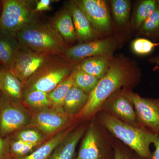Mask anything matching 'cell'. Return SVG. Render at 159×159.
<instances>
[{"label": "cell", "mask_w": 159, "mask_h": 159, "mask_svg": "<svg viewBox=\"0 0 159 159\" xmlns=\"http://www.w3.org/2000/svg\"><path fill=\"white\" fill-rule=\"evenodd\" d=\"M11 139L32 144H40L45 142L46 137L40 131L32 127L23 129L10 136Z\"/></svg>", "instance_id": "cell-28"}, {"label": "cell", "mask_w": 159, "mask_h": 159, "mask_svg": "<svg viewBox=\"0 0 159 159\" xmlns=\"http://www.w3.org/2000/svg\"><path fill=\"white\" fill-rule=\"evenodd\" d=\"M1 94L0 137L6 138L29 126L31 114L22 102L12 101Z\"/></svg>", "instance_id": "cell-6"}, {"label": "cell", "mask_w": 159, "mask_h": 159, "mask_svg": "<svg viewBox=\"0 0 159 159\" xmlns=\"http://www.w3.org/2000/svg\"><path fill=\"white\" fill-rule=\"evenodd\" d=\"M153 145L155 149L153 152L152 153L151 159H159V132L156 134Z\"/></svg>", "instance_id": "cell-33"}, {"label": "cell", "mask_w": 159, "mask_h": 159, "mask_svg": "<svg viewBox=\"0 0 159 159\" xmlns=\"http://www.w3.org/2000/svg\"><path fill=\"white\" fill-rule=\"evenodd\" d=\"M67 8L72 16L77 40L83 43L97 39L99 36L94 31L85 14L74 1H70Z\"/></svg>", "instance_id": "cell-12"}, {"label": "cell", "mask_w": 159, "mask_h": 159, "mask_svg": "<svg viewBox=\"0 0 159 159\" xmlns=\"http://www.w3.org/2000/svg\"><path fill=\"white\" fill-rule=\"evenodd\" d=\"M114 19L119 25H123L128 21L130 14L131 4L128 0H112L111 1Z\"/></svg>", "instance_id": "cell-27"}, {"label": "cell", "mask_w": 159, "mask_h": 159, "mask_svg": "<svg viewBox=\"0 0 159 159\" xmlns=\"http://www.w3.org/2000/svg\"><path fill=\"white\" fill-rule=\"evenodd\" d=\"M72 117L69 116L62 109L51 107L33 111L29 127L36 129L46 137L50 138L69 128Z\"/></svg>", "instance_id": "cell-7"}, {"label": "cell", "mask_w": 159, "mask_h": 159, "mask_svg": "<svg viewBox=\"0 0 159 159\" xmlns=\"http://www.w3.org/2000/svg\"><path fill=\"white\" fill-rule=\"evenodd\" d=\"M72 129V127H69L59 132L44 142L30 154L20 159H50L55 148Z\"/></svg>", "instance_id": "cell-21"}, {"label": "cell", "mask_w": 159, "mask_h": 159, "mask_svg": "<svg viewBox=\"0 0 159 159\" xmlns=\"http://www.w3.org/2000/svg\"><path fill=\"white\" fill-rule=\"evenodd\" d=\"M84 126L72 130L58 144L49 159H75L77 144L86 130Z\"/></svg>", "instance_id": "cell-15"}, {"label": "cell", "mask_w": 159, "mask_h": 159, "mask_svg": "<svg viewBox=\"0 0 159 159\" xmlns=\"http://www.w3.org/2000/svg\"><path fill=\"white\" fill-rule=\"evenodd\" d=\"M140 35L157 42L159 40V0L155 9L139 29Z\"/></svg>", "instance_id": "cell-23"}, {"label": "cell", "mask_w": 159, "mask_h": 159, "mask_svg": "<svg viewBox=\"0 0 159 159\" xmlns=\"http://www.w3.org/2000/svg\"><path fill=\"white\" fill-rule=\"evenodd\" d=\"M24 84L10 70L0 68V92L3 96L16 102H22Z\"/></svg>", "instance_id": "cell-14"}, {"label": "cell", "mask_w": 159, "mask_h": 159, "mask_svg": "<svg viewBox=\"0 0 159 159\" xmlns=\"http://www.w3.org/2000/svg\"><path fill=\"white\" fill-rule=\"evenodd\" d=\"M158 46L159 43L154 42L145 38H139L132 43L131 48L136 54L145 56L152 53Z\"/></svg>", "instance_id": "cell-30"}, {"label": "cell", "mask_w": 159, "mask_h": 159, "mask_svg": "<svg viewBox=\"0 0 159 159\" xmlns=\"http://www.w3.org/2000/svg\"><path fill=\"white\" fill-rule=\"evenodd\" d=\"M20 45L15 37L0 33V62L11 70Z\"/></svg>", "instance_id": "cell-20"}, {"label": "cell", "mask_w": 159, "mask_h": 159, "mask_svg": "<svg viewBox=\"0 0 159 159\" xmlns=\"http://www.w3.org/2000/svg\"><path fill=\"white\" fill-rule=\"evenodd\" d=\"M82 10L98 36L110 31L111 19L105 1L102 0L74 1Z\"/></svg>", "instance_id": "cell-10"}, {"label": "cell", "mask_w": 159, "mask_h": 159, "mask_svg": "<svg viewBox=\"0 0 159 159\" xmlns=\"http://www.w3.org/2000/svg\"><path fill=\"white\" fill-rule=\"evenodd\" d=\"M149 61L152 63H155L156 64L159 66V55L151 58L149 59Z\"/></svg>", "instance_id": "cell-35"}, {"label": "cell", "mask_w": 159, "mask_h": 159, "mask_svg": "<svg viewBox=\"0 0 159 159\" xmlns=\"http://www.w3.org/2000/svg\"><path fill=\"white\" fill-rule=\"evenodd\" d=\"M116 46V41L112 39L94 40L68 47L62 57L69 62L76 64L89 57L111 56Z\"/></svg>", "instance_id": "cell-8"}, {"label": "cell", "mask_w": 159, "mask_h": 159, "mask_svg": "<svg viewBox=\"0 0 159 159\" xmlns=\"http://www.w3.org/2000/svg\"><path fill=\"white\" fill-rule=\"evenodd\" d=\"M102 142L99 132L93 125L86 130L75 159H101Z\"/></svg>", "instance_id": "cell-13"}, {"label": "cell", "mask_w": 159, "mask_h": 159, "mask_svg": "<svg viewBox=\"0 0 159 159\" xmlns=\"http://www.w3.org/2000/svg\"><path fill=\"white\" fill-rule=\"evenodd\" d=\"M53 1L51 0H40L35 1L36 6L34 7L35 13L39 11H48L51 9V3Z\"/></svg>", "instance_id": "cell-32"}, {"label": "cell", "mask_w": 159, "mask_h": 159, "mask_svg": "<svg viewBox=\"0 0 159 159\" xmlns=\"http://www.w3.org/2000/svg\"><path fill=\"white\" fill-rule=\"evenodd\" d=\"M110 109L113 116L123 122L132 125L136 123V115L133 104L124 94L114 99Z\"/></svg>", "instance_id": "cell-19"}, {"label": "cell", "mask_w": 159, "mask_h": 159, "mask_svg": "<svg viewBox=\"0 0 159 159\" xmlns=\"http://www.w3.org/2000/svg\"><path fill=\"white\" fill-rule=\"evenodd\" d=\"M100 121L107 129L141 157L151 159L150 147L153 144L156 134L144 128H139L122 121L113 115L103 113Z\"/></svg>", "instance_id": "cell-3"}, {"label": "cell", "mask_w": 159, "mask_h": 159, "mask_svg": "<svg viewBox=\"0 0 159 159\" xmlns=\"http://www.w3.org/2000/svg\"><path fill=\"white\" fill-rule=\"evenodd\" d=\"M11 137H0V159H12L10 152Z\"/></svg>", "instance_id": "cell-31"}, {"label": "cell", "mask_w": 159, "mask_h": 159, "mask_svg": "<svg viewBox=\"0 0 159 159\" xmlns=\"http://www.w3.org/2000/svg\"><path fill=\"white\" fill-rule=\"evenodd\" d=\"M89 99V94L73 86L64 100L63 111L69 116H77L85 107Z\"/></svg>", "instance_id": "cell-18"}, {"label": "cell", "mask_w": 159, "mask_h": 159, "mask_svg": "<svg viewBox=\"0 0 159 159\" xmlns=\"http://www.w3.org/2000/svg\"><path fill=\"white\" fill-rule=\"evenodd\" d=\"M124 94L133 104L137 121L142 128L155 134L158 133L159 98H143L130 91H126Z\"/></svg>", "instance_id": "cell-9"}, {"label": "cell", "mask_w": 159, "mask_h": 159, "mask_svg": "<svg viewBox=\"0 0 159 159\" xmlns=\"http://www.w3.org/2000/svg\"><path fill=\"white\" fill-rule=\"evenodd\" d=\"M40 145L27 143L11 139L10 152L12 159H20L27 156L35 150Z\"/></svg>", "instance_id": "cell-29"}, {"label": "cell", "mask_w": 159, "mask_h": 159, "mask_svg": "<svg viewBox=\"0 0 159 159\" xmlns=\"http://www.w3.org/2000/svg\"><path fill=\"white\" fill-rule=\"evenodd\" d=\"M34 1L5 0L0 16V33L15 37L21 30L34 21Z\"/></svg>", "instance_id": "cell-5"}, {"label": "cell", "mask_w": 159, "mask_h": 159, "mask_svg": "<svg viewBox=\"0 0 159 159\" xmlns=\"http://www.w3.org/2000/svg\"><path fill=\"white\" fill-rule=\"evenodd\" d=\"M22 102L25 107L33 111L52 106L48 93L40 91H30L24 93Z\"/></svg>", "instance_id": "cell-22"}, {"label": "cell", "mask_w": 159, "mask_h": 159, "mask_svg": "<svg viewBox=\"0 0 159 159\" xmlns=\"http://www.w3.org/2000/svg\"><path fill=\"white\" fill-rule=\"evenodd\" d=\"M74 86L89 94L95 88L99 79L74 68L73 72Z\"/></svg>", "instance_id": "cell-26"}, {"label": "cell", "mask_w": 159, "mask_h": 159, "mask_svg": "<svg viewBox=\"0 0 159 159\" xmlns=\"http://www.w3.org/2000/svg\"><path fill=\"white\" fill-rule=\"evenodd\" d=\"M51 56L38 54L20 45L10 70L25 84Z\"/></svg>", "instance_id": "cell-11"}, {"label": "cell", "mask_w": 159, "mask_h": 159, "mask_svg": "<svg viewBox=\"0 0 159 159\" xmlns=\"http://www.w3.org/2000/svg\"><path fill=\"white\" fill-rule=\"evenodd\" d=\"M73 86L74 78L72 72L69 77L61 81L55 89L49 93V97L52 102V106L62 109L65 98Z\"/></svg>", "instance_id": "cell-25"}, {"label": "cell", "mask_w": 159, "mask_h": 159, "mask_svg": "<svg viewBox=\"0 0 159 159\" xmlns=\"http://www.w3.org/2000/svg\"><path fill=\"white\" fill-rule=\"evenodd\" d=\"M74 66L62 56H51L24 84V93L38 90L49 93L71 75Z\"/></svg>", "instance_id": "cell-4"}, {"label": "cell", "mask_w": 159, "mask_h": 159, "mask_svg": "<svg viewBox=\"0 0 159 159\" xmlns=\"http://www.w3.org/2000/svg\"><path fill=\"white\" fill-rule=\"evenodd\" d=\"M133 70L130 63L124 59L112 60L107 73L89 94L86 104L77 116L81 118L93 116L112 94L128 82Z\"/></svg>", "instance_id": "cell-1"}, {"label": "cell", "mask_w": 159, "mask_h": 159, "mask_svg": "<svg viewBox=\"0 0 159 159\" xmlns=\"http://www.w3.org/2000/svg\"><path fill=\"white\" fill-rule=\"evenodd\" d=\"M1 92H0V99H1Z\"/></svg>", "instance_id": "cell-36"}, {"label": "cell", "mask_w": 159, "mask_h": 159, "mask_svg": "<svg viewBox=\"0 0 159 159\" xmlns=\"http://www.w3.org/2000/svg\"><path fill=\"white\" fill-rule=\"evenodd\" d=\"M115 159H129L128 157L123 152L118 148L115 150Z\"/></svg>", "instance_id": "cell-34"}, {"label": "cell", "mask_w": 159, "mask_h": 159, "mask_svg": "<svg viewBox=\"0 0 159 159\" xmlns=\"http://www.w3.org/2000/svg\"><path fill=\"white\" fill-rule=\"evenodd\" d=\"M112 61L111 56H96L83 60L75 64L74 67L100 79L107 73Z\"/></svg>", "instance_id": "cell-17"}, {"label": "cell", "mask_w": 159, "mask_h": 159, "mask_svg": "<svg viewBox=\"0 0 159 159\" xmlns=\"http://www.w3.org/2000/svg\"><path fill=\"white\" fill-rule=\"evenodd\" d=\"M157 0H143L136 6L132 20V26L134 29L139 30L155 9Z\"/></svg>", "instance_id": "cell-24"}, {"label": "cell", "mask_w": 159, "mask_h": 159, "mask_svg": "<svg viewBox=\"0 0 159 159\" xmlns=\"http://www.w3.org/2000/svg\"><path fill=\"white\" fill-rule=\"evenodd\" d=\"M50 24L67 45L77 40L73 19L67 8L57 12Z\"/></svg>", "instance_id": "cell-16"}, {"label": "cell", "mask_w": 159, "mask_h": 159, "mask_svg": "<svg viewBox=\"0 0 159 159\" xmlns=\"http://www.w3.org/2000/svg\"><path fill=\"white\" fill-rule=\"evenodd\" d=\"M20 45L38 54L62 56L68 48L50 23L33 22L15 36Z\"/></svg>", "instance_id": "cell-2"}]
</instances>
